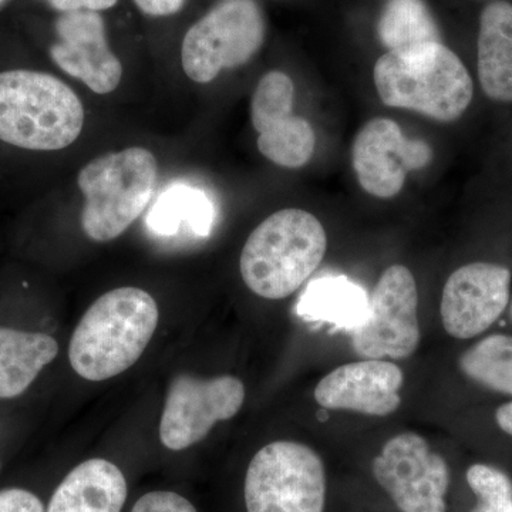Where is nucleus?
<instances>
[{
  "label": "nucleus",
  "mask_w": 512,
  "mask_h": 512,
  "mask_svg": "<svg viewBox=\"0 0 512 512\" xmlns=\"http://www.w3.org/2000/svg\"><path fill=\"white\" fill-rule=\"evenodd\" d=\"M460 369L474 382L512 396V336H488L463 353Z\"/></svg>",
  "instance_id": "obj_22"
},
{
  "label": "nucleus",
  "mask_w": 512,
  "mask_h": 512,
  "mask_svg": "<svg viewBox=\"0 0 512 512\" xmlns=\"http://www.w3.org/2000/svg\"><path fill=\"white\" fill-rule=\"evenodd\" d=\"M0 512H46L42 500L22 487L0 490Z\"/></svg>",
  "instance_id": "obj_25"
},
{
  "label": "nucleus",
  "mask_w": 512,
  "mask_h": 512,
  "mask_svg": "<svg viewBox=\"0 0 512 512\" xmlns=\"http://www.w3.org/2000/svg\"><path fill=\"white\" fill-rule=\"evenodd\" d=\"M153 153L131 147L93 160L79 174L86 204L82 227L96 242L116 239L146 211L157 185Z\"/></svg>",
  "instance_id": "obj_5"
},
{
  "label": "nucleus",
  "mask_w": 512,
  "mask_h": 512,
  "mask_svg": "<svg viewBox=\"0 0 512 512\" xmlns=\"http://www.w3.org/2000/svg\"><path fill=\"white\" fill-rule=\"evenodd\" d=\"M244 400V383L237 377H175L161 417V443L173 451L194 446L208 436L215 423L232 419Z\"/></svg>",
  "instance_id": "obj_10"
},
{
  "label": "nucleus",
  "mask_w": 512,
  "mask_h": 512,
  "mask_svg": "<svg viewBox=\"0 0 512 512\" xmlns=\"http://www.w3.org/2000/svg\"><path fill=\"white\" fill-rule=\"evenodd\" d=\"M5 2H8V0H0V6H2Z\"/></svg>",
  "instance_id": "obj_30"
},
{
  "label": "nucleus",
  "mask_w": 512,
  "mask_h": 512,
  "mask_svg": "<svg viewBox=\"0 0 512 512\" xmlns=\"http://www.w3.org/2000/svg\"><path fill=\"white\" fill-rule=\"evenodd\" d=\"M295 86L282 72L266 73L256 86L251 119L258 131V150L272 163L301 168L315 153V131L308 120L293 116Z\"/></svg>",
  "instance_id": "obj_12"
},
{
  "label": "nucleus",
  "mask_w": 512,
  "mask_h": 512,
  "mask_svg": "<svg viewBox=\"0 0 512 512\" xmlns=\"http://www.w3.org/2000/svg\"><path fill=\"white\" fill-rule=\"evenodd\" d=\"M215 215L214 202L207 192L187 183H174L154 202L146 225L157 237H175L185 231L207 238L214 228Z\"/></svg>",
  "instance_id": "obj_20"
},
{
  "label": "nucleus",
  "mask_w": 512,
  "mask_h": 512,
  "mask_svg": "<svg viewBox=\"0 0 512 512\" xmlns=\"http://www.w3.org/2000/svg\"><path fill=\"white\" fill-rule=\"evenodd\" d=\"M84 109L77 94L52 74L0 73V140L25 150L56 151L82 133Z\"/></svg>",
  "instance_id": "obj_4"
},
{
  "label": "nucleus",
  "mask_w": 512,
  "mask_h": 512,
  "mask_svg": "<svg viewBox=\"0 0 512 512\" xmlns=\"http://www.w3.org/2000/svg\"><path fill=\"white\" fill-rule=\"evenodd\" d=\"M510 316H511V319H512V306H511Z\"/></svg>",
  "instance_id": "obj_31"
},
{
  "label": "nucleus",
  "mask_w": 512,
  "mask_h": 512,
  "mask_svg": "<svg viewBox=\"0 0 512 512\" xmlns=\"http://www.w3.org/2000/svg\"><path fill=\"white\" fill-rule=\"evenodd\" d=\"M326 249L328 235L311 212H275L245 242L239 261L242 279L261 298H288L318 269Z\"/></svg>",
  "instance_id": "obj_3"
},
{
  "label": "nucleus",
  "mask_w": 512,
  "mask_h": 512,
  "mask_svg": "<svg viewBox=\"0 0 512 512\" xmlns=\"http://www.w3.org/2000/svg\"><path fill=\"white\" fill-rule=\"evenodd\" d=\"M265 20L255 0H221L184 37L181 63L195 83L248 63L262 47Z\"/></svg>",
  "instance_id": "obj_7"
},
{
  "label": "nucleus",
  "mask_w": 512,
  "mask_h": 512,
  "mask_svg": "<svg viewBox=\"0 0 512 512\" xmlns=\"http://www.w3.org/2000/svg\"><path fill=\"white\" fill-rule=\"evenodd\" d=\"M373 476L403 512H446L450 473L446 460L414 433L384 444L372 464Z\"/></svg>",
  "instance_id": "obj_9"
},
{
  "label": "nucleus",
  "mask_w": 512,
  "mask_h": 512,
  "mask_svg": "<svg viewBox=\"0 0 512 512\" xmlns=\"http://www.w3.org/2000/svg\"><path fill=\"white\" fill-rule=\"evenodd\" d=\"M478 79L484 93L501 103L512 101V5L490 3L478 32Z\"/></svg>",
  "instance_id": "obj_17"
},
{
  "label": "nucleus",
  "mask_w": 512,
  "mask_h": 512,
  "mask_svg": "<svg viewBox=\"0 0 512 512\" xmlns=\"http://www.w3.org/2000/svg\"><path fill=\"white\" fill-rule=\"evenodd\" d=\"M467 483L478 498L471 512H512V483L503 471L474 464L467 470Z\"/></svg>",
  "instance_id": "obj_23"
},
{
  "label": "nucleus",
  "mask_w": 512,
  "mask_h": 512,
  "mask_svg": "<svg viewBox=\"0 0 512 512\" xmlns=\"http://www.w3.org/2000/svg\"><path fill=\"white\" fill-rule=\"evenodd\" d=\"M419 291L412 272L393 265L383 272L369 298L365 323L353 330L352 346L360 357L406 359L419 348Z\"/></svg>",
  "instance_id": "obj_8"
},
{
  "label": "nucleus",
  "mask_w": 512,
  "mask_h": 512,
  "mask_svg": "<svg viewBox=\"0 0 512 512\" xmlns=\"http://www.w3.org/2000/svg\"><path fill=\"white\" fill-rule=\"evenodd\" d=\"M57 355L52 336L0 326V400L22 396Z\"/></svg>",
  "instance_id": "obj_18"
},
{
  "label": "nucleus",
  "mask_w": 512,
  "mask_h": 512,
  "mask_svg": "<svg viewBox=\"0 0 512 512\" xmlns=\"http://www.w3.org/2000/svg\"><path fill=\"white\" fill-rule=\"evenodd\" d=\"M127 483L116 464L92 458L73 468L47 504L46 512H121Z\"/></svg>",
  "instance_id": "obj_16"
},
{
  "label": "nucleus",
  "mask_w": 512,
  "mask_h": 512,
  "mask_svg": "<svg viewBox=\"0 0 512 512\" xmlns=\"http://www.w3.org/2000/svg\"><path fill=\"white\" fill-rule=\"evenodd\" d=\"M373 77L384 106L416 111L441 123L460 119L473 100L470 73L441 42L390 50L377 60Z\"/></svg>",
  "instance_id": "obj_2"
},
{
  "label": "nucleus",
  "mask_w": 512,
  "mask_h": 512,
  "mask_svg": "<svg viewBox=\"0 0 512 512\" xmlns=\"http://www.w3.org/2000/svg\"><path fill=\"white\" fill-rule=\"evenodd\" d=\"M377 35L390 50L441 42L439 28L424 0H387Z\"/></svg>",
  "instance_id": "obj_21"
},
{
  "label": "nucleus",
  "mask_w": 512,
  "mask_h": 512,
  "mask_svg": "<svg viewBox=\"0 0 512 512\" xmlns=\"http://www.w3.org/2000/svg\"><path fill=\"white\" fill-rule=\"evenodd\" d=\"M403 372L394 363L367 359L330 372L315 389L320 406L367 416H389L399 409Z\"/></svg>",
  "instance_id": "obj_15"
},
{
  "label": "nucleus",
  "mask_w": 512,
  "mask_h": 512,
  "mask_svg": "<svg viewBox=\"0 0 512 512\" xmlns=\"http://www.w3.org/2000/svg\"><path fill=\"white\" fill-rule=\"evenodd\" d=\"M0 470H2V461H0Z\"/></svg>",
  "instance_id": "obj_32"
},
{
  "label": "nucleus",
  "mask_w": 512,
  "mask_h": 512,
  "mask_svg": "<svg viewBox=\"0 0 512 512\" xmlns=\"http://www.w3.org/2000/svg\"><path fill=\"white\" fill-rule=\"evenodd\" d=\"M326 471L311 447L275 441L255 454L245 477L248 512H323Z\"/></svg>",
  "instance_id": "obj_6"
},
{
  "label": "nucleus",
  "mask_w": 512,
  "mask_h": 512,
  "mask_svg": "<svg viewBox=\"0 0 512 512\" xmlns=\"http://www.w3.org/2000/svg\"><path fill=\"white\" fill-rule=\"evenodd\" d=\"M59 42L50 49L53 62L97 94L117 89L123 76L120 60L111 52L99 12L63 13L56 22Z\"/></svg>",
  "instance_id": "obj_14"
},
{
  "label": "nucleus",
  "mask_w": 512,
  "mask_h": 512,
  "mask_svg": "<svg viewBox=\"0 0 512 512\" xmlns=\"http://www.w3.org/2000/svg\"><path fill=\"white\" fill-rule=\"evenodd\" d=\"M158 316L156 301L143 289L126 286L104 293L84 313L70 340L74 372L90 382L126 372L147 349Z\"/></svg>",
  "instance_id": "obj_1"
},
{
  "label": "nucleus",
  "mask_w": 512,
  "mask_h": 512,
  "mask_svg": "<svg viewBox=\"0 0 512 512\" xmlns=\"http://www.w3.org/2000/svg\"><path fill=\"white\" fill-rule=\"evenodd\" d=\"M511 272L474 262L454 271L441 296V320L448 335L473 339L500 319L510 303Z\"/></svg>",
  "instance_id": "obj_13"
},
{
  "label": "nucleus",
  "mask_w": 512,
  "mask_h": 512,
  "mask_svg": "<svg viewBox=\"0 0 512 512\" xmlns=\"http://www.w3.org/2000/svg\"><path fill=\"white\" fill-rule=\"evenodd\" d=\"M131 512H197L194 505L181 497L180 494L171 491H153L143 495L134 504Z\"/></svg>",
  "instance_id": "obj_24"
},
{
  "label": "nucleus",
  "mask_w": 512,
  "mask_h": 512,
  "mask_svg": "<svg viewBox=\"0 0 512 512\" xmlns=\"http://www.w3.org/2000/svg\"><path fill=\"white\" fill-rule=\"evenodd\" d=\"M367 312L369 298L365 289L346 276L316 279L296 305V313L306 322L330 323L350 332L365 323Z\"/></svg>",
  "instance_id": "obj_19"
},
{
  "label": "nucleus",
  "mask_w": 512,
  "mask_h": 512,
  "mask_svg": "<svg viewBox=\"0 0 512 512\" xmlns=\"http://www.w3.org/2000/svg\"><path fill=\"white\" fill-rule=\"evenodd\" d=\"M141 12L148 16H171L183 9L185 0H134Z\"/></svg>",
  "instance_id": "obj_27"
},
{
  "label": "nucleus",
  "mask_w": 512,
  "mask_h": 512,
  "mask_svg": "<svg viewBox=\"0 0 512 512\" xmlns=\"http://www.w3.org/2000/svg\"><path fill=\"white\" fill-rule=\"evenodd\" d=\"M431 160L433 150L426 141L410 140L396 121L382 117L367 121L353 141L352 164L360 187L382 200L399 195L407 174Z\"/></svg>",
  "instance_id": "obj_11"
},
{
  "label": "nucleus",
  "mask_w": 512,
  "mask_h": 512,
  "mask_svg": "<svg viewBox=\"0 0 512 512\" xmlns=\"http://www.w3.org/2000/svg\"><path fill=\"white\" fill-rule=\"evenodd\" d=\"M53 9L62 13L79 12V10H90L100 12L113 8L119 0H47Z\"/></svg>",
  "instance_id": "obj_26"
},
{
  "label": "nucleus",
  "mask_w": 512,
  "mask_h": 512,
  "mask_svg": "<svg viewBox=\"0 0 512 512\" xmlns=\"http://www.w3.org/2000/svg\"><path fill=\"white\" fill-rule=\"evenodd\" d=\"M495 419L500 429L512 436V402L503 404L495 413Z\"/></svg>",
  "instance_id": "obj_28"
},
{
  "label": "nucleus",
  "mask_w": 512,
  "mask_h": 512,
  "mask_svg": "<svg viewBox=\"0 0 512 512\" xmlns=\"http://www.w3.org/2000/svg\"><path fill=\"white\" fill-rule=\"evenodd\" d=\"M318 417L320 420H326V419H328V414L320 413V414H318Z\"/></svg>",
  "instance_id": "obj_29"
}]
</instances>
